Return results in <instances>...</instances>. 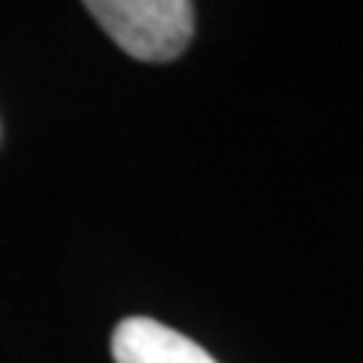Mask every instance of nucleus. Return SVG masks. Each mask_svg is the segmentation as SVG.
<instances>
[{
    "label": "nucleus",
    "instance_id": "f257e3e1",
    "mask_svg": "<svg viewBox=\"0 0 363 363\" xmlns=\"http://www.w3.org/2000/svg\"><path fill=\"white\" fill-rule=\"evenodd\" d=\"M85 6L136 61H173L194 37L191 0H85Z\"/></svg>",
    "mask_w": 363,
    "mask_h": 363
},
{
    "label": "nucleus",
    "instance_id": "f03ea898",
    "mask_svg": "<svg viewBox=\"0 0 363 363\" xmlns=\"http://www.w3.org/2000/svg\"><path fill=\"white\" fill-rule=\"evenodd\" d=\"M116 363H215L197 342L152 318H128L112 333Z\"/></svg>",
    "mask_w": 363,
    "mask_h": 363
}]
</instances>
